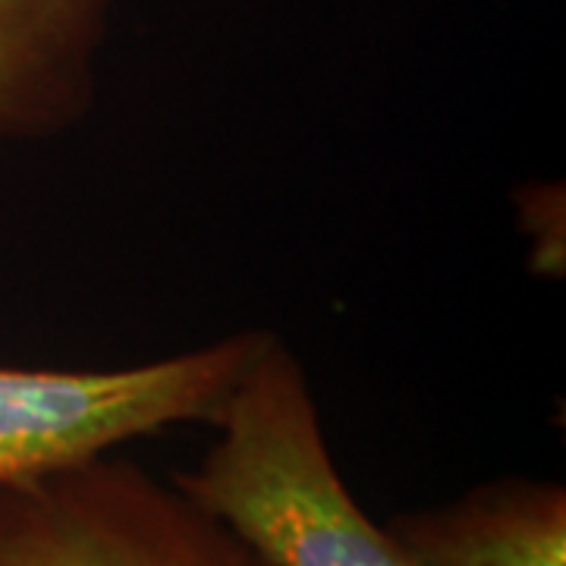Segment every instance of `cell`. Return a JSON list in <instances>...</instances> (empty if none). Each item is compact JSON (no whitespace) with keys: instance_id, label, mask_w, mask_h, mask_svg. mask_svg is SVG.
<instances>
[{"instance_id":"3957f363","label":"cell","mask_w":566,"mask_h":566,"mask_svg":"<svg viewBox=\"0 0 566 566\" xmlns=\"http://www.w3.org/2000/svg\"><path fill=\"white\" fill-rule=\"evenodd\" d=\"M0 566H271L174 479L104 453L0 488Z\"/></svg>"},{"instance_id":"277c9868","label":"cell","mask_w":566,"mask_h":566,"mask_svg":"<svg viewBox=\"0 0 566 566\" xmlns=\"http://www.w3.org/2000/svg\"><path fill=\"white\" fill-rule=\"evenodd\" d=\"M117 0H0V145L61 139L88 120Z\"/></svg>"},{"instance_id":"6da1fadb","label":"cell","mask_w":566,"mask_h":566,"mask_svg":"<svg viewBox=\"0 0 566 566\" xmlns=\"http://www.w3.org/2000/svg\"><path fill=\"white\" fill-rule=\"evenodd\" d=\"M218 438L170 479L271 566H419L346 488L303 359L268 334L211 424Z\"/></svg>"},{"instance_id":"8992f818","label":"cell","mask_w":566,"mask_h":566,"mask_svg":"<svg viewBox=\"0 0 566 566\" xmlns=\"http://www.w3.org/2000/svg\"><path fill=\"white\" fill-rule=\"evenodd\" d=\"M520 227L532 268L547 277L564 274V186H526L520 196Z\"/></svg>"},{"instance_id":"7a4b0ae2","label":"cell","mask_w":566,"mask_h":566,"mask_svg":"<svg viewBox=\"0 0 566 566\" xmlns=\"http://www.w3.org/2000/svg\"><path fill=\"white\" fill-rule=\"evenodd\" d=\"M271 331L111 368L0 363V488L66 472L180 424L218 422Z\"/></svg>"},{"instance_id":"5b68a950","label":"cell","mask_w":566,"mask_h":566,"mask_svg":"<svg viewBox=\"0 0 566 566\" xmlns=\"http://www.w3.org/2000/svg\"><path fill=\"white\" fill-rule=\"evenodd\" d=\"M419 566H566V488L497 479L385 523Z\"/></svg>"}]
</instances>
